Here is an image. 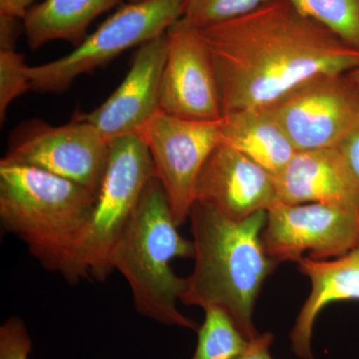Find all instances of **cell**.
<instances>
[{
    "mask_svg": "<svg viewBox=\"0 0 359 359\" xmlns=\"http://www.w3.org/2000/svg\"><path fill=\"white\" fill-rule=\"evenodd\" d=\"M204 311V323L197 330V348L191 359H237L250 340L223 309L210 306Z\"/></svg>",
    "mask_w": 359,
    "mask_h": 359,
    "instance_id": "ac0fdd59",
    "label": "cell"
},
{
    "mask_svg": "<svg viewBox=\"0 0 359 359\" xmlns=\"http://www.w3.org/2000/svg\"><path fill=\"white\" fill-rule=\"evenodd\" d=\"M166 33L139 46L129 72L114 93L91 112L77 113L74 119L89 123L108 142L138 134L160 111L161 81L168 49Z\"/></svg>",
    "mask_w": 359,
    "mask_h": 359,
    "instance_id": "7c38bea8",
    "label": "cell"
},
{
    "mask_svg": "<svg viewBox=\"0 0 359 359\" xmlns=\"http://www.w3.org/2000/svg\"><path fill=\"white\" fill-rule=\"evenodd\" d=\"M269 108L297 152L339 148L359 127V83L347 73L320 75Z\"/></svg>",
    "mask_w": 359,
    "mask_h": 359,
    "instance_id": "52a82bcc",
    "label": "cell"
},
{
    "mask_svg": "<svg viewBox=\"0 0 359 359\" xmlns=\"http://www.w3.org/2000/svg\"><path fill=\"white\" fill-rule=\"evenodd\" d=\"M121 0H44L23 18L26 39L37 49L54 40L79 44L92 21Z\"/></svg>",
    "mask_w": 359,
    "mask_h": 359,
    "instance_id": "e0dca14e",
    "label": "cell"
},
{
    "mask_svg": "<svg viewBox=\"0 0 359 359\" xmlns=\"http://www.w3.org/2000/svg\"><path fill=\"white\" fill-rule=\"evenodd\" d=\"M34 0H0V16L23 20Z\"/></svg>",
    "mask_w": 359,
    "mask_h": 359,
    "instance_id": "d4e9b609",
    "label": "cell"
},
{
    "mask_svg": "<svg viewBox=\"0 0 359 359\" xmlns=\"http://www.w3.org/2000/svg\"><path fill=\"white\" fill-rule=\"evenodd\" d=\"M275 181L278 203L359 212V186L339 148L295 153Z\"/></svg>",
    "mask_w": 359,
    "mask_h": 359,
    "instance_id": "5bb4252c",
    "label": "cell"
},
{
    "mask_svg": "<svg viewBox=\"0 0 359 359\" xmlns=\"http://www.w3.org/2000/svg\"><path fill=\"white\" fill-rule=\"evenodd\" d=\"M297 264L311 280V290L290 332V346L297 358L313 359L311 337L320 311L334 302H359V243L337 259L318 261L306 257Z\"/></svg>",
    "mask_w": 359,
    "mask_h": 359,
    "instance_id": "9a60e30c",
    "label": "cell"
},
{
    "mask_svg": "<svg viewBox=\"0 0 359 359\" xmlns=\"http://www.w3.org/2000/svg\"><path fill=\"white\" fill-rule=\"evenodd\" d=\"M108 156L109 142L89 123L73 119L69 124L50 126L36 121L14 136L0 162L43 170L98 195Z\"/></svg>",
    "mask_w": 359,
    "mask_h": 359,
    "instance_id": "9c48e42d",
    "label": "cell"
},
{
    "mask_svg": "<svg viewBox=\"0 0 359 359\" xmlns=\"http://www.w3.org/2000/svg\"><path fill=\"white\" fill-rule=\"evenodd\" d=\"M23 56L14 47L0 48V121L4 123L8 106L32 89Z\"/></svg>",
    "mask_w": 359,
    "mask_h": 359,
    "instance_id": "44dd1931",
    "label": "cell"
},
{
    "mask_svg": "<svg viewBox=\"0 0 359 359\" xmlns=\"http://www.w3.org/2000/svg\"><path fill=\"white\" fill-rule=\"evenodd\" d=\"M221 143L236 149L276 177L297 152L269 106L222 117Z\"/></svg>",
    "mask_w": 359,
    "mask_h": 359,
    "instance_id": "2e32d148",
    "label": "cell"
},
{
    "mask_svg": "<svg viewBox=\"0 0 359 359\" xmlns=\"http://www.w3.org/2000/svg\"><path fill=\"white\" fill-rule=\"evenodd\" d=\"M347 75H348L351 79L354 80V81L359 83V66L358 68H355V69L349 71V72L347 73Z\"/></svg>",
    "mask_w": 359,
    "mask_h": 359,
    "instance_id": "484cf974",
    "label": "cell"
},
{
    "mask_svg": "<svg viewBox=\"0 0 359 359\" xmlns=\"http://www.w3.org/2000/svg\"><path fill=\"white\" fill-rule=\"evenodd\" d=\"M292 6L325 26L359 50V0H287Z\"/></svg>",
    "mask_w": 359,
    "mask_h": 359,
    "instance_id": "d6986e66",
    "label": "cell"
},
{
    "mask_svg": "<svg viewBox=\"0 0 359 359\" xmlns=\"http://www.w3.org/2000/svg\"><path fill=\"white\" fill-rule=\"evenodd\" d=\"M198 30L211 53L223 116L271 105L311 78L359 66V50L287 0Z\"/></svg>",
    "mask_w": 359,
    "mask_h": 359,
    "instance_id": "6da1fadb",
    "label": "cell"
},
{
    "mask_svg": "<svg viewBox=\"0 0 359 359\" xmlns=\"http://www.w3.org/2000/svg\"><path fill=\"white\" fill-rule=\"evenodd\" d=\"M143 1V0H129V2H140Z\"/></svg>",
    "mask_w": 359,
    "mask_h": 359,
    "instance_id": "4316f807",
    "label": "cell"
},
{
    "mask_svg": "<svg viewBox=\"0 0 359 359\" xmlns=\"http://www.w3.org/2000/svg\"><path fill=\"white\" fill-rule=\"evenodd\" d=\"M271 0H186L184 18L197 28L236 20L252 13Z\"/></svg>",
    "mask_w": 359,
    "mask_h": 359,
    "instance_id": "ffe728a7",
    "label": "cell"
},
{
    "mask_svg": "<svg viewBox=\"0 0 359 359\" xmlns=\"http://www.w3.org/2000/svg\"><path fill=\"white\" fill-rule=\"evenodd\" d=\"M178 228L167 194L153 177L111 252V266L128 283L137 313L163 325L198 330L178 309L187 280L170 264L194 257L193 241L182 237Z\"/></svg>",
    "mask_w": 359,
    "mask_h": 359,
    "instance_id": "3957f363",
    "label": "cell"
},
{
    "mask_svg": "<svg viewBox=\"0 0 359 359\" xmlns=\"http://www.w3.org/2000/svg\"><path fill=\"white\" fill-rule=\"evenodd\" d=\"M339 150L359 186V127L339 146Z\"/></svg>",
    "mask_w": 359,
    "mask_h": 359,
    "instance_id": "603a6c76",
    "label": "cell"
},
{
    "mask_svg": "<svg viewBox=\"0 0 359 359\" xmlns=\"http://www.w3.org/2000/svg\"><path fill=\"white\" fill-rule=\"evenodd\" d=\"M195 202L235 221L268 212L278 203L275 177L236 149L221 143L205 161Z\"/></svg>",
    "mask_w": 359,
    "mask_h": 359,
    "instance_id": "4fadbf2b",
    "label": "cell"
},
{
    "mask_svg": "<svg viewBox=\"0 0 359 359\" xmlns=\"http://www.w3.org/2000/svg\"><path fill=\"white\" fill-rule=\"evenodd\" d=\"M32 340L25 321L11 316L0 327V359H28Z\"/></svg>",
    "mask_w": 359,
    "mask_h": 359,
    "instance_id": "7402d4cb",
    "label": "cell"
},
{
    "mask_svg": "<svg viewBox=\"0 0 359 359\" xmlns=\"http://www.w3.org/2000/svg\"><path fill=\"white\" fill-rule=\"evenodd\" d=\"M186 0L129 2L104 21L67 55L37 66H27L32 89L62 92L86 74L135 46L162 36L184 18Z\"/></svg>",
    "mask_w": 359,
    "mask_h": 359,
    "instance_id": "8992f818",
    "label": "cell"
},
{
    "mask_svg": "<svg viewBox=\"0 0 359 359\" xmlns=\"http://www.w3.org/2000/svg\"><path fill=\"white\" fill-rule=\"evenodd\" d=\"M273 339L275 337L271 332L257 334L254 339L250 340L249 346L237 359H273L269 348Z\"/></svg>",
    "mask_w": 359,
    "mask_h": 359,
    "instance_id": "cb8c5ba5",
    "label": "cell"
},
{
    "mask_svg": "<svg viewBox=\"0 0 359 359\" xmlns=\"http://www.w3.org/2000/svg\"><path fill=\"white\" fill-rule=\"evenodd\" d=\"M188 219L195 264L180 302L203 309H223L241 332L254 339L259 334L255 304L264 280L278 264L268 256L262 240L266 211L235 221L195 202Z\"/></svg>",
    "mask_w": 359,
    "mask_h": 359,
    "instance_id": "7a4b0ae2",
    "label": "cell"
},
{
    "mask_svg": "<svg viewBox=\"0 0 359 359\" xmlns=\"http://www.w3.org/2000/svg\"><path fill=\"white\" fill-rule=\"evenodd\" d=\"M97 194L37 168L0 162V219L43 268L61 273Z\"/></svg>",
    "mask_w": 359,
    "mask_h": 359,
    "instance_id": "277c9868",
    "label": "cell"
},
{
    "mask_svg": "<svg viewBox=\"0 0 359 359\" xmlns=\"http://www.w3.org/2000/svg\"><path fill=\"white\" fill-rule=\"evenodd\" d=\"M262 240L278 264L299 263L306 252L318 261L337 259L359 243V212L316 203H278L266 212Z\"/></svg>",
    "mask_w": 359,
    "mask_h": 359,
    "instance_id": "30bf717a",
    "label": "cell"
},
{
    "mask_svg": "<svg viewBox=\"0 0 359 359\" xmlns=\"http://www.w3.org/2000/svg\"><path fill=\"white\" fill-rule=\"evenodd\" d=\"M153 177L154 164L140 135L109 142L107 168L93 211L61 271L68 282H103L109 276L111 252Z\"/></svg>",
    "mask_w": 359,
    "mask_h": 359,
    "instance_id": "5b68a950",
    "label": "cell"
},
{
    "mask_svg": "<svg viewBox=\"0 0 359 359\" xmlns=\"http://www.w3.org/2000/svg\"><path fill=\"white\" fill-rule=\"evenodd\" d=\"M160 111L185 119H222L221 99L211 53L199 30L182 18L168 29Z\"/></svg>",
    "mask_w": 359,
    "mask_h": 359,
    "instance_id": "8fae6325",
    "label": "cell"
},
{
    "mask_svg": "<svg viewBox=\"0 0 359 359\" xmlns=\"http://www.w3.org/2000/svg\"><path fill=\"white\" fill-rule=\"evenodd\" d=\"M222 119H185L158 111L138 132L149 149L155 177L169 199L175 223L189 218L205 161L222 142Z\"/></svg>",
    "mask_w": 359,
    "mask_h": 359,
    "instance_id": "ba28073f",
    "label": "cell"
}]
</instances>
